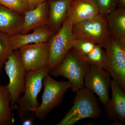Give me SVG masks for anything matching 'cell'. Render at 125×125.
<instances>
[{"label": "cell", "instance_id": "e0dca14e", "mask_svg": "<svg viewBox=\"0 0 125 125\" xmlns=\"http://www.w3.org/2000/svg\"><path fill=\"white\" fill-rule=\"evenodd\" d=\"M71 0H54L49 3L48 25L53 31L60 29L66 17Z\"/></svg>", "mask_w": 125, "mask_h": 125}, {"label": "cell", "instance_id": "52a82bcc", "mask_svg": "<svg viewBox=\"0 0 125 125\" xmlns=\"http://www.w3.org/2000/svg\"><path fill=\"white\" fill-rule=\"evenodd\" d=\"M4 67L9 79L7 85L10 94L11 108L14 109L21 94L24 92L27 72L21 61L19 51L14 50L9 55Z\"/></svg>", "mask_w": 125, "mask_h": 125}, {"label": "cell", "instance_id": "ba28073f", "mask_svg": "<svg viewBox=\"0 0 125 125\" xmlns=\"http://www.w3.org/2000/svg\"><path fill=\"white\" fill-rule=\"evenodd\" d=\"M107 61L104 69L125 90V44L111 37L105 48Z\"/></svg>", "mask_w": 125, "mask_h": 125}, {"label": "cell", "instance_id": "2e32d148", "mask_svg": "<svg viewBox=\"0 0 125 125\" xmlns=\"http://www.w3.org/2000/svg\"><path fill=\"white\" fill-rule=\"evenodd\" d=\"M106 19L110 36L125 44V9L117 8Z\"/></svg>", "mask_w": 125, "mask_h": 125}, {"label": "cell", "instance_id": "7c38bea8", "mask_svg": "<svg viewBox=\"0 0 125 125\" xmlns=\"http://www.w3.org/2000/svg\"><path fill=\"white\" fill-rule=\"evenodd\" d=\"M99 13L94 0H71L66 17L74 24L91 19Z\"/></svg>", "mask_w": 125, "mask_h": 125}, {"label": "cell", "instance_id": "7402d4cb", "mask_svg": "<svg viewBox=\"0 0 125 125\" xmlns=\"http://www.w3.org/2000/svg\"><path fill=\"white\" fill-rule=\"evenodd\" d=\"M98 7L99 13L106 16L117 8V0H94Z\"/></svg>", "mask_w": 125, "mask_h": 125}, {"label": "cell", "instance_id": "5b68a950", "mask_svg": "<svg viewBox=\"0 0 125 125\" xmlns=\"http://www.w3.org/2000/svg\"><path fill=\"white\" fill-rule=\"evenodd\" d=\"M73 27V23L66 17L58 32L53 34L47 42L49 71L57 66L73 48L75 40Z\"/></svg>", "mask_w": 125, "mask_h": 125}, {"label": "cell", "instance_id": "6da1fadb", "mask_svg": "<svg viewBox=\"0 0 125 125\" xmlns=\"http://www.w3.org/2000/svg\"><path fill=\"white\" fill-rule=\"evenodd\" d=\"M76 93L73 105L57 125H73L82 119H97L102 115V111L93 93L84 87Z\"/></svg>", "mask_w": 125, "mask_h": 125}, {"label": "cell", "instance_id": "d6986e66", "mask_svg": "<svg viewBox=\"0 0 125 125\" xmlns=\"http://www.w3.org/2000/svg\"><path fill=\"white\" fill-rule=\"evenodd\" d=\"M97 44L89 53L81 58L90 65H93L104 69L106 63V51Z\"/></svg>", "mask_w": 125, "mask_h": 125}, {"label": "cell", "instance_id": "603a6c76", "mask_svg": "<svg viewBox=\"0 0 125 125\" xmlns=\"http://www.w3.org/2000/svg\"><path fill=\"white\" fill-rule=\"evenodd\" d=\"M45 0H27L29 10L36 8L39 5L45 2Z\"/></svg>", "mask_w": 125, "mask_h": 125}, {"label": "cell", "instance_id": "d4e9b609", "mask_svg": "<svg viewBox=\"0 0 125 125\" xmlns=\"http://www.w3.org/2000/svg\"><path fill=\"white\" fill-rule=\"evenodd\" d=\"M118 8L125 9V0H117Z\"/></svg>", "mask_w": 125, "mask_h": 125}, {"label": "cell", "instance_id": "cb8c5ba5", "mask_svg": "<svg viewBox=\"0 0 125 125\" xmlns=\"http://www.w3.org/2000/svg\"><path fill=\"white\" fill-rule=\"evenodd\" d=\"M33 118H24L23 119L22 125H32L33 124Z\"/></svg>", "mask_w": 125, "mask_h": 125}, {"label": "cell", "instance_id": "7a4b0ae2", "mask_svg": "<svg viewBox=\"0 0 125 125\" xmlns=\"http://www.w3.org/2000/svg\"><path fill=\"white\" fill-rule=\"evenodd\" d=\"M90 64L72 49L57 66L49 74L55 77L62 76L68 79L72 91L77 93L84 88V79Z\"/></svg>", "mask_w": 125, "mask_h": 125}, {"label": "cell", "instance_id": "8992f818", "mask_svg": "<svg viewBox=\"0 0 125 125\" xmlns=\"http://www.w3.org/2000/svg\"><path fill=\"white\" fill-rule=\"evenodd\" d=\"M74 39H83L105 48L110 39L106 16L99 13L91 19L73 24Z\"/></svg>", "mask_w": 125, "mask_h": 125}, {"label": "cell", "instance_id": "277c9868", "mask_svg": "<svg viewBox=\"0 0 125 125\" xmlns=\"http://www.w3.org/2000/svg\"><path fill=\"white\" fill-rule=\"evenodd\" d=\"M43 84L44 90L42 103L33 111L36 117L41 120H44L48 114L61 104L65 94L72 87L69 81H57L49 74L45 76Z\"/></svg>", "mask_w": 125, "mask_h": 125}, {"label": "cell", "instance_id": "30bf717a", "mask_svg": "<svg viewBox=\"0 0 125 125\" xmlns=\"http://www.w3.org/2000/svg\"><path fill=\"white\" fill-rule=\"evenodd\" d=\"M19 49L26 71H35L48 67L49 52L47 42L29 44Z\"/></svg>", "mask_w": 125, "mask_h": 125}, {"label": "cell", "instance_id": "3957f363", "mask_svg": "<svg viewBox=\"0 0 125 125\" xmlns=\"http://www.w3.org/2000/svg\"><path fill=\"white\" fill-rule=\"evenodd\" d=\"M49 73L48 67L27 72L23 95L21 97L14 108L18 110L19 116L22 120L25 118L26 112H33L39 106L38 96L43 86V79Z\"/></svg>", "mask_w": 125, "mask_h": 125}, {"label": "cell", "instance_id": "5bb4252c", "mask_svg": "<svg viewBox=\"0 0 125 125\" xmlns=\"http://www.w3.org/2000/svg\"><path fill=\"white\" fill-rule=\"evenodd\" d=\"M24 15L0 5V32L9 36L20 33Z\"/></svg>", "mask_w": 125, "mask_h": 125}, {"label": "cell", "instance_id": "9a60e30c", "mask_svg": "<svg viewBox=\"0 0 125 125\" xmlns=\"http://www.w3.org/2000/svg\"><path fill=\"white\" fill-rule=\"evenodd\" d=\"M23 15V24L20 33H27L36 28L48 25L49 13L45 1L28 10Z\"/></svg>", "mask_w": 125, "mask_h": 125}, {"label": "cell", "instance_id": "ffe728a7", "mask_svg": "<svg viewBox=\"0 0 125 125\" xmlns=\"http://www.w3.org/2000/svg\"><path fill=\"white\" fill-rule=\"evenodd\" d=\"M14 51L10 43V36L0 32V74L8 57Z\"/></svg>", "mask_w": 125, "mask_h": 125}, {"label": "cell", "instance_id": "ac0fdd59", "mask_svg": "<svg viewBox=\"0 0 125 125\" xmlns=\"http://www.w3.org/2000/svg\"><path fill=\"white\" fill-rule=\"evenodd\" d=\"M10 94L7 85L1 84L0 80V125H13L14 117L12 112Z\"/></svg>", "mask_w": 125, "mask_h": 125}, {"label": "cell", "instance_id": "4fadbf2b", "mask_svg": "<svg viewBox=\"0 0 125 125\" xmlns=\"http://www.w3.org/2000/svg\"><path fill=\"white\" fill-rule=\"evenodd\" d=\"M33 30L31 33H19L10 36L13 49L18 50L23 46L29 44L47 42L54 33L47 26L38 27Z\"/></svg>", "mask_w": 125, "mask_h": 125}, {"label": "cell", "instance_id": "44dd1931", "mask_svg": "<svg viewBox=\"0 0 125 125\" xmlns=\"http://www.w3.org/2000/svg\"><path fill=\"white\" fill-rule=\"evenodd\" d=\"M0 5L23 15L29 10L27 0H0Z\"/></svg>", "mask_w": 125, "mask_h": 125}, {"label": "cell", "instance_id": "8fae6325", "mask_svg": "<svg viewBox=\"0 0 125 125\" xmlns=\"http://www.w3.org/2000/svg\"><path fill=\"white\" fill-rule=\"evenodd\" d=\"M112 96L105 105V110L108 117L115 125H121L125 121V91L115 81L111 83Z\"/></svg>", "mask_w": 125, "mask_h": 125}, {"label": "cell", "instance_id": "9c48e42d", "mask_svg": "<svg viewBox=\"0 0 125 125\" xmlns=\"http://www.w3.org/2000/svg\"><path fill=\"white\" fill-rule=\"evenodd\" d=\"M111 76L102 67L90 65L84 79V87L96 94L99 101L105 106L109 99Z\"/></svg>", "mask_w": 125, "mask_h": 125}]
</instances>
